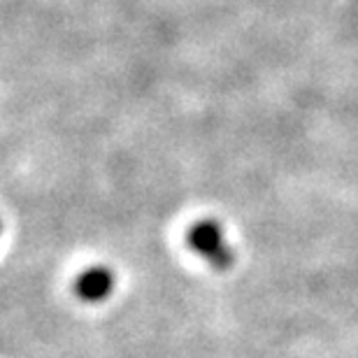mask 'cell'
<instances>
[{"mask_svg": "<svg viewBox=\"0 0 358 358\" xmlns=\"http://www.w3.org/2000/svg\"><path fill=\"white\" fill-rule=\"evenodd\" d=\"M189 245L196 254L210 263L214 270H228L233 266V249L228 245L224 231L214 221H198L189 231Z\"/></svg>", "mask_w": 358, "mask_h": 358, "instance_id": "1", "label": "cell"}, {"mask_svg": "<svg viewBox=\"0 0 358 358\" xmlns=\"http://www.w3.org/2000/svg\"><path fill=\"white\" fill-rule=\"evenodd\" d=\"M114 289V275L107 268H91L82 272L77 279V296L89 300V303H100L112 293Z\"/></svg>", "mask_w": 358, "mask_h": 358, "instance_id": "2", "label": "cell"}]
</instances>
